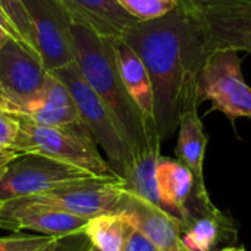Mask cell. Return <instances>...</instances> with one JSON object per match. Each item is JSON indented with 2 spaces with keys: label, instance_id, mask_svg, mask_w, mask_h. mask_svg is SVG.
Here are the masks:
<instances>
[{
  "label": "cell",
  "instance_id": "obj_1",
  "mask_svg": "<svg viewBox=\"0 0 251 251\" xmlns=\"http://www.w3.org/2000/svg\"><path fill=\"white\" fill-rule=\"evenodd\" d=\"M121 38L140 56L149 72L156 126L163 141L178 129L185 110L199 109V78L212 47L182 1L165 16L137 21Z\"/></svg>",
  "mask_w": 251,
  "mask_h": 251
},
{
  "label": "cell",
  "instance_id": "obj_2",
  "mask_svg": "<svg viewBox=\"0 0 251 251\" xmlns=\"http://www.w3.org/2000/svg\"><path fill=\"white\" fill-rule=\"evenodd\" d=\"M75 63L82 76L112 113L132 159L151 146H160L159 134L151 132L137 104L128 94L116 62L115 37H103L90 26L71 22Z\"/></svg>",
  "mask_w": 251,
  "mask_h": 251
},
{
  "label": "cell",
  "instance_id": "obj_3",
  "mask_svg": "<svg viewBox=\"0 0 251 251\" xmlns=\"http://www.w3.org/2000/svg\"><path fill=\"white\" fill-rule=\"evenodd\" d=\"M16 119L19 131L12 149L19 153L41 154L84 169L97 178L119 176L101 156L94 137L82 121L50 126L38 125L25 118Z\"/></svg>",
  "mask_w": 251,
  "mask_h": 251
},
{
  "label": "cell",
  "instance_id": "obj_4",
  "mask_svg": "<svg viewBox=\"0 0 251 251\" xmlns=\"http://www.w3.org/2000/svg\"><path fill=\"white\" fill-rule=\"evenodd\" d=\"M50 72L68 87L78 107L81 121L90 129L99 149L106 153V160L110 168L116 175L122 176L132 162V153L109 109L88 85L75 62Z\"/></svg>",
  "mask_w": 251,
  "mask_h": 251
},
{
  "label": "cell",
  "instance_id": "obj_5",
  "mask_svg": "<svg viewBox=\"0 0 251 251\" xmlns=\"http://www.w3.org/2000/svg\"><path fill=\"white\" fill-rule=\"evenodd\" d=\"M125 194L124 179L90 176L69 181L41 194L24 197L29 201L51 206L68 213L91 219L104 213H116Z\"/></svg>",
  "mask_w": 251,
  "mask_h": 251
},
{
  "label": "cell",
  "instance_id": "obj_6",
  "mask_svg": "<svg viewBox=\"0 0 251 251\" xmlns=\"http://www.w3.org/2000/svg\"><path fill=\"white\" fill-rule=\"evenodd\" d=\"M93 176L76 166L34 153H21L0 178V203L41 194L69 181Z\"/></svg>",
  "mask_w": 251,
  "mask_h": 251
},
{
  "label": "cell",
  "instance_id": "obj_7",
  "mask_svg": "<svg viewBox=\"0 0 251 251\" xmlns=\"http://www.w3.org/2000/svg\"><path fill=\"white\" fill-rule=\"evenodd\" d=\"M215 49L251 53V0H182Z\"/></svg>",
  "mask_w": 251,
  "mask_h": 251
},
{
  "label": "cell",
  "instance_id": "obj_8",
  "mask_svg": "<svg viewBox=\"0 0 251 251\" xmlns=\"http://www.w3.org/2000/svg\"><path fill=\"white\" fill-rule=\"evenodd\" d=\"M31 25L35 50L46 68L53 71L75 62L71 19L56 0H21Z\"/></svg>",
  "mask_w": 251,
  "mask_h": 251
},
{
  "label": "cell",
  "instance_id": "obj_9",
  "mask_svg": "<svg viewBox=\"0 0 251 251\" xmlns=\"http://www.w3.org/2000/svg\"><path fill=\"white\" fill-rule=\"evenodd\" d=\"M47 75L49 71L35 51L9 38L0 49V109L35 96Z\"/></svg>",
  "mask_w": 251,
  "mask_h": 251
},
{
  "label": "cell",
  "instance_id": "obj_10",
  "mask_svg": "<svg viewBox=\"0 0 251 251\" xmlns=\"http://www.w3.org/2000/svg\"><path fill=\"white\" fill-rule=\"evenodd\" d=\"M0 216L6 225V231L19 232L21 229H29L35 234L54 238L84 231L88 222L85 218L26 199L1 203Z\"/></svg>",
  "mask_w": 251,
  "mask_h": 251
},
{
  "label": "cell",
  "instance_id": "obj_11",
  "mask_svg": "<svg viewBox=\"0 0 251 251\" xmlns=\"http://www.w3.org/2000/svg\"><path fill=\"white\" fill-rule=\"evenodd\" d=\"M116 213L160 251H188L182 243V222L162 206L125 191Z\"/></svg>",
  "mask_w": 251,
  "mask_h": 251
},
{
  "label": "cell",
  "instance_id": "obj_12",
  "mask_svg": "<svg viewBox=\"0 0 251 251\" xmlns=\"http://www.w3.org/2000/svg\"><path fill=\"white\" fill-rule=\"evenodd\" d=\"M0 112L50 126L81 121L78 107L68 87L51 72H49L44 85L35 96L15 104L3 106Z\"/></svg>",
  "mask_w": 251,
  "mask_h": 251
},
{
  "label": "cell",
  "instance_id": "obj_13",
  "mask_svg": "<svg viewBox=\"0 0 251 251\" xmlns=\"http://www.w3.org/2000/svg\"><path fill=\"white\" fill-rule=\"evenodd\" d=\"M247 82L237 50L215 49L209 53L199 78V100H210L213 109L237 96Z\"/></svg>",
  "mask_w": 251,
  "mask_h": 251
},
{
  "label": "cell",
  "instance_id": "obj_14",
  "mask_svg": "<svg viewBox=\"0 0 251 251\" xmlns=\"http://www.w3.org/2000/svg\"><path fill=\"white\" fill-rule=\"evenodd\" d=\"M69 16L71 22L90 26L103 37L121 38L137 22L116 0H56Z\"/></svg>",
  "mask_w": 251,
  "mask_h": 251
},
{
  "label": "cell",
  "instance_id": "obj_15",
  "mask_svg": "<svg viewBox=\"0 0 251 251\" xmlns=\"http://www.w3.org/2000/svg\"><path fill=\"white\" fill-rule=\"evenodd\" d=\"M115 53L118 69L128 94L141 112L147 128L159 134L154 118L153 85L143 60L122 38H115Z\"/></svg>",
  "mask_w": 251,
  "mask_h": 251
},
{
  "label": "cell",
  "instance_id": "obj_16",
  "mask_svg": "<svg viewBox=\"0 0 251 251\" xmlns=\"http://www.w3.org/2000/svg\"><path fill=\"white\" fill-rule=\"evenodd\" d=\"M207 147V135L203 122L199 116V109H188L181 115L178 124L176 157L185 165L194 176V197L200 200H210L206 190L203 163Z\"/></svg>",
  "mask_w": 251,
  "mask_h": 251
},
{
  "label": "cell",
  "instance_id": "obj_17",
  "mask_svg": "<svg viewBox=\"0 0 251 251\" xmlns=\"http://www.w3.org/2000/svg\"><path fill=\"white\" fill-rule=\"evenodd\" d=\"M156 190L160 206L185 225L190 215L187 204L194 190V176L190 169L179 160L160 156L156 168Z\"/></svg>",
  "mask_w": 251,
  "mask_h": 251
},
{
  "label": "cell",
  "instance_id": "obj_18",
  "mask_svg": "<svg viewBox=\"0 0 251 251\" xmlns=\"http://www.w3.org/2000/svg\"><path fill=\"white\" fill-rule=\"evenodd\" d=\"M160 159V146H151L134 156L131 165L121 176L125 191L160 206L156 190V168Z\"/></svg>",
  "mask_w": 251,
  "mask_h": 251
},
{
  "label": "cell",
  "instance_id": "obj_19",
  "mask_svg": "<svg viewBox=\"0 0 251 251\" xmlns=\"http://www.w3.org/2000/svg\"><path fill=\"white\" fill-rule=\"evenodd\" d=\"M131 229L121 213H104L88 219L84 232L99 251H125Z\"/></svg>",
  "mask_w": 251,
  "mask_h": 251
},
{
  "label": "cell",
  "instance_id": "obj_20",
  "mask_svg": "<svg viewBox=\"0 0 251 251\" xmlns=\"http://www.w3.org/2000/svg\"><path fill=\"white\" fill-rule=\"evenodd\" d=\"M219 212H206L200 218L188 216L182 229V243L188 251H212L219 243Z\"/></svg>",
  "mask_w": 251,
  "mask_h": 251
},
{
  "label": "cell",
  "instance_id": "obj_21",
  "mask_svg": "<svg viewBox=\"0 0 251 251\" xmlns=\"http://www.w3.org/2000/svg\"><path fill=\"white\" fill-rule=\"evenodd\" d=\"M137 21H151L176 9L182 0H116Z\"/></svg>",
  "mask_w": 251,
  "mask_h": 251
},
{
  "label": "cell",
  "instance_id": "obj_22",
  "mask_svg": "<svg viewBox=\"0 0 251 251\" xmlns=\"http://www.w3.org/2000/svg\"><path fill=\"white\" fill-rule=\"evenodd\" d=\"M0 9L12 24V26L16 29L21 41L31 49L32 51L37 53L34 41H32V32H31V25L26 16V10L22 4L21 0H0ZM38 54V53H37Z\"/></svg>",
  "mask_w": 251,
  "mask_h": 251
},
{
  "label": "cell",
  "instance_id": "obj_23",
  "mask_svg": "<svg viewBox=\"0 0 251 251\" xmlns=\"http://www.w3.org/2000/svg\"><path fill=\"white\" fill-rule=\"evenodd\" d=\"M53 240L54 237L15 232L13 235L0 238V251H41L51 244Z\"/></svg>",
  "mask_w": 251,
  "mask_h": 251
},
{
  "label": "cell",
  "instance_id": "obj_24",
  "mask_svg": "<svg viewBox=\"0 0 251 251\" xmlns=\"http://www.w3.org/2000/svg\"><path fill=\"white\" fill-rule=\"evenodd\" d=\"M91 247V243L88 237L85 235L84 231L65 235V237H57L49 244L44 250L41 251H87Z\"/></svg>",
  "mask_w": 251,
  "mask_h": 251
},
{
  "label": "cell",
  "instance_id": "obj_25",
  "mask_svg": "<svg viewBox=\"0 0 251 251\" xmlns=\"http://www.w3.org/2000/svg\"><path fill=\"white\" fill-rule=\"evenodd\" d=\"M19 131L18 119L0 112V149H9L13 146Z\"/></svg>",
  "mask_w": 251,
  "mask_h": 251
},
{
  "label": "cell",
  "instance_id": "obj_26",
  "mask_svg": "<svg viewBox=\"0 0 251 251\" xmlns=\"http://www.w3.org/2000/svg\"><path fill=\"white\" fill-rule=\"evenodd\" d=\"M125 251H160L150 240H147L141 232H138L137 229H131L128 240H126V246Z\"/></svg>",
  "mask_w": 251,
  "mask_h": 251
},
{
  "label": "cell",
  "instance_id": "obj_27",
  "mask_svg": "<svg viewBox=\"0 0 251 251\" xmlns=\"http://www.w3.org/2000/svg\"><path fill=\"white\" fill-rule=\"evenodd\" d=\"M19 154L21 153L18 150L12 149V147H9V149H0V178L4 175V172H6L7 166L10 165V162L15 157H18Z\"/></svg>",
  "mask_w": 251,
  "mask_h": 251
},
{
  "label": "cell",
  "instance_id": "obj_28",
  "mask_svg": "<svg viewBox=\"0 0 251 251\" xmlns=\"http://www.w3.org/2000/svg\"><path fill=\"white\" fill-rule=\"evenodd\" d=\"M0 21H1V24L4 25V28L7 29V32L12 35V38H15V40H18V41H21V38H19V35H18V32H16V29L12 26V24L9 22V19L6 18V15L1 12V9H0ZM22 43V41H21Z\"/></svg>",
  "mask_w": 251,
  "mask_h": 251
},
{
  "label": "cell",
  "instance_id": "obj_29",
  "mask_svg": "<svg viewBox=\"0 0 251 251\" xmlns=\"http://www.w3.org/2000/svg\"><path fill=\"white\" fill-rule=\"evenodd\" d=\"M9 38H12V35L7 32V29L4 28V25L1 24V21H0V49L7 43V40Z\"/></svg>",
  "mask_w": 251,
  "mask_h": 251
},
{
  "label": "cell",
  "instance_id": "obj_30",
  "mask_svg": "<svg viewBox=\"0 0 251 251\" xmlns=\"http://www.w3.org/2000/svg\"><path fill=\"white\" fill-rule=\"evenodd\" d=\"M222 251H246L243 247L240 249V247H229V249H225V250Z\"/></svg>",
  "mask_w": 251,
  "mask_h": 251
},
{
  "label": "cell",
  "instance_id": "obj_31",
  "mask_svg": "<svg viewBox=\"0 0 251 251\" xmlns=\"http://www.w3.org/2000/svg\"><path fill=\"white\" fill-rule=\"evenodd\" d=\"M0 210H1V203H0ZM0 229H6V225H4V222H3V219H1V216H0Z\"/></svg>",
  "mask_w": 251,
  "mask_h": 251
},
{
  "label": "cell",
  "instance_id": "obj_32",
  "mask_svg": "<svg viewBox=\"0 0 251 251\" xmlns=\"http://www.w3.org/2000/svg\"><path fill=\"white\" fill-rule=\"evenodd\" d=\"M87 251H99V250H97L96 247H93V246H91V247H90V249H88V250H87Z\"/></svg>",
  "mask_w": 251,
  "mask_h": 251
}]
</instances>
